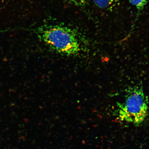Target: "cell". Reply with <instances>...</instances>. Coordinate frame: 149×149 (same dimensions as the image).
I'll use <instances>...</instances> for the list:
<instances>
[{
	"label": "cell",
	"instance_id": "5b68a950",
	"mask_svg": "<svg viewBox=\"0 0 149 149\" xmlns=\"http://www.w3.org/2000/svg\"><path fill=\"white\" fill-rule=\"evenodd\" d=\"M71 3L77 6H81L85 4L88 0H69Z\"/></svg>",
	"mask_w": 149,
	"mask_h": 149
},
{
	"label": "cell",
	"instance_id": "277c9868",
	"mask_svg": "<svg viewBox=\"0 0 149 149\" xmlns=\"http://www.w3.org/2000/svg\"><path fill=\"white\" fill-rule=\"evenodd\" d=\"M130 3L134 6L138 10V14L144 9L148 2V0H129Z\"/></svg>",
	"mask_w": 149,
	"mask_h": 149
},
{
	"label": "cell",
	"instance_id": "3957f363",
	"mask_svg": "<svg viewBox=\"0 0 149 149\" xmlns=\"http://www.w3.org/2000/svg\"><path fill=\"white\" fill-rule=\"evenodd\" d=\"M95 4L100 8L105 9L111 6L117 0H93Z\"/></svg>",
	"mask_w": 149,
	"mask_h": 149
},
{
	"label": "cell",
	"instance_id": "7a4b0ae2",
	"mask_svg": "<svg viewBox=\"0 0 149 149\" xmlns=\"http://www.w3.org/2000/svg\"><path fill=\"white\" fill-rule=\"evenodd\" d=\"M40 33L42 40L56 53L68 56L79 53V40L70 29L61 26H50L42 29Z\"/></svg>",
	"mask_w": 149,
	"mask_h": 149
},
{
	"label": "cell",
	"instance_id": "6da1fadb",
	"mask_svg": "<svg viewBox=\"0 0 149 149\" xmlns=\"http://www.w3.org/2000/svg\"><path fill=\"white\" fill-rule=\"evenodd\" d=\"M148 98L141 85L130 87L126 91L124 101L117 105L120 120L139 126L148 113Z\"/></svg>",
	"mask_w": 149,
	"mask_h": 149
}]
</instances>
